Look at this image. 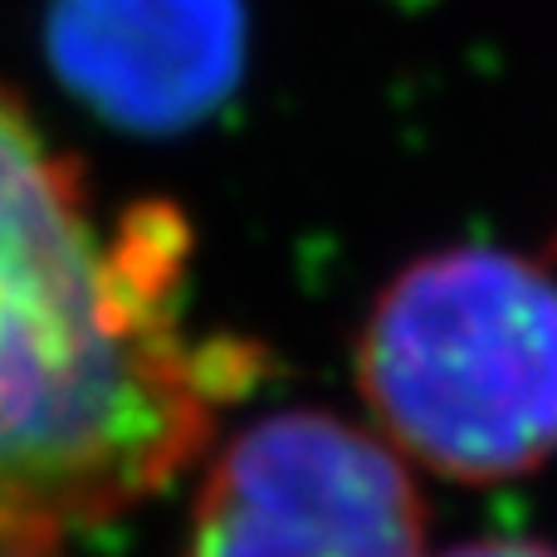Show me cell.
I'll use <instances>...</instances> for the list:
<instances>
[{"label": "cell", "mask_w": 557, "mask_h": 557, "mask_svg": "<svg viewBox=\"0 0 557 557\" xmlns=\"http://www.w3.org/2000/svg\"><path fill=\"white\" fill-rule=\"evenodd\" d=\"M191 231L94 186L0 84V529L69 539L152 499L255 376L186 323Z\"/></svg>", "instance_id": "cell-1"}, {"label": "cell", "mask_w": 557, "mask_h": 557, "mask_svg": "<svg viewBox=\"0 0 557 557\" xmlns=\"http://www.w3.org/2000/svg\"><path fill=\"white\" fill-rule=\"evenodd\" d=\"M357 386L396 455L499 484L557 455V284L494 245L406 264L376 294Z\"/></svg>", "instance_id": "cell-2"}, {"label": "cell", "mask_w": 557, "mask_h": 557, "mask_svg": "<svg viewBox=\"0 0 557 557\" xmlns=\"http://www.w3.org/2000/svg\"><path fill=\"white\" fill-rule=\"evenodd\" d=\"M186 557H425V509L382 435L274 411L211 460Z\"/></svg>", "instance_id": "cell-3"}, {"label": "cell", "mask_w": 557, "mask_h": 557, "mask_svg": "<svg viewBox=\"0 0 557 557\" xmlns=\"http://www.w3.org/2000/svg\"><path fill=\"white\" fill-rule=\"evenodd\" d=\"M54 54L78 94L137 127L206 113L240 69L235 0H59Z\"/></svg>", "instance_id": "cell-4"}, {"label": "cell", "mask_w": 557, "mask_h": 557, "mask_svg": "<svg viewBox=\"0 0 557 557\" xmlns=\"http://www.w3.org/2000/svg\"><path fill=\"white\" fill-rule=\"evenodd\" d=\"M445 557H557V553L533 539H484V543H460Z\"/></svg>", "instance_id": "cell-5"}, {"label": "cell", "mask_w": 557, "mask_h": 557, "mask_svg": "<svg viewBox=\"0 0 557 557\" xmlns=\"http://www.w3.org/2000/svg\"><path fill=\"white\" fill-rule=\"evenodd\" d=\"M0 557H64V539L29 529H0Z\"/></svg>", "instance_id": "cell-6"}]
</instances>
